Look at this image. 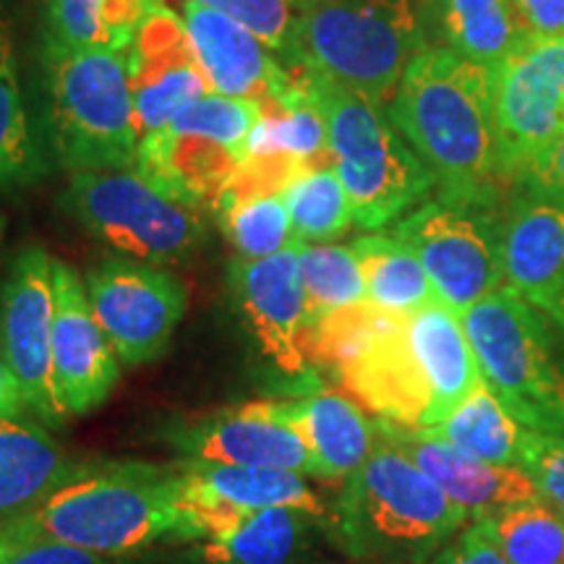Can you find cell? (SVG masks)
Segmentation results:
<instances>
[{
  "label": "cell",
  "mask_w": 564,
  "mask_h": 564,
  "mask_svg": "<svg viewBox=\"0 0 564 564\" xmlns=\"http://www.w3.org/2000/svg\"><path fill=\"white\" fill-rule=\"evenodd\" d=\"M478 520L510 564H564V514L541 497Z\"/></svg>",
  "instance_id": "31"
},
{
  "label": "cell",
  "mask_w": 564,
  "mask_h": 564,
  "mask_svg": "<svg viewBox=\"0 0 564 564\" xmlns=\"http://www.w3.org/2000/svg\"><path fill=\"white\" fill-rule=\"evenodd\" d=\"M26 413L30 411H26L24 394L19 390L17 377L0 358V419H24Z\"/></svg>",
  "instance_id": "43"
},
{
  "label": "cell",
  "mask_w": 564,
  "mask_h": 564,
  "mask_svg": "<svg viewBox=\"0 0 564 564\" xmlns=\"http://www.w3.org/2000/svg\"><path fill=\"white\" fill-rule=\"evenodd\" d=\"M478 371L520 426L564 436V364L531 303L499 288L460 314Z\"/></svg>",
  "instance_id": "7"
},
{
  "label": "cell",
  "mask_w": 564,
  "mask_h": 564,
  "mask_svg": "<svg viewBox=\"0 0 564 564\" xmlns=\"http://www.w3.org/2000/svg\"><path fill=\"white\" fill-rule=\"evenodd\" d=\"M512 6L531 40L564 37V0H512Z\"/></svg>",
  "instance_id": "42"
},
{
  "label": "cell",
  "mask_w": 564,
  "mask_h": 564,
  "mask_svg": "<svg viewBox=\"0 0 564 564\" xmlns=\"http://www.w3.org/2000/svg\"><path fill=\"white\" fill-rule=\"evenodd\" d=\"M343 390L382 421L426 429L432 392L408 340L403 314H384L364 356L340 377Z\"/></svg>",
  "instance_id": "19"
},
{
  "label": "cell",
  "mask_w": 564,
  "mask_h": 564,
  "mask_svg": "<svg viewBox=\"0 0 564 564\" xmlns=\"http://www.w3.org/2000/svg\"><path fill=\"white\" fill-rule=\"evenodd\" d=\"M306 171V162L288 152H249L228 186H225L212 215L217 217L223 212L238 207V204L285 194L288 186Z\"/></svg>",
  "instance_id": "36"
},
{
  "label": "cell",
  "mask_w": 564,
  "mask_h": 564,
  "mask_svg": "<svg viewBox=\"0 0 564 564\" xmlns=\"http://www.w3.org/2000/svg\"><path fill=\"white\" fill-rule=\"evenodd\" d=\"M0 236H3V217H0Z\"/></svg>",
  "instance_id": "46"
},
{
  "label": "cell",
  "mask_w": 564,
  "mask_h": 564,
  "mask_svg": "<svg viewBox=\"0 0 564 564\" xmlns=\"http://www.w3.org/2000/svg\"><path fill=\"white\" fill-rule=\"evenodd\" d=\"M282 419L303 436L322 478H348L369 460L377 444V426L366 419L345 392L308 390L295 394V400H278Z\"/></svg>",
  "instance_id": "23"
},
{
  "label": "cell",
  "mask_w": 564,
  "mask_h": 564,
  "mask_svg": "<svg viewBox=\"0 0 564 564\" xmlns=\"http://www.w3.org/2000/svg\"><path fill=\"white\" fill-rule=\"evenodd\" d=\"M47 167L51 160L21 89L13 24L9 17H0V192L42 178Z\"/></svg>",
  "instance_id": "28"
},
{
  "label": "cell",
  "mask_w": 564,
  "mask_h": 564,
  "mask_svg": "<svg viewBox=\"0 0 564 564\" xmlns=\"http://www.w3.org/2000/svg\"><path fill=\"white\" fill-rule=\"evenodd\" d=\"M186 460L257 465L322 478L319 463L303 436L282 419L278 400H253L238 408L181 419L167 432Z\"/></svg>",
  "instance_id": "14"
},
{
  "label": "cell",
  "mask_w": 564,
  "mask_h": 564,
  "mask_svg": "<svg viewBox=\"0 0 564 564\" xmlns=\"http://www.w3.org/2000/svg\"><path fill=\"white\" fill-rule=\"evenodd\" d=\"M361 264L366 301L390 314H413L436 293L421 259L398 236H364L352 241Z\"/></svg>",
  "instance_id": "30"
},
{
  "label": "cell",
  "mask_w": 564,
  "mask_h": 564,
  "mask_svg": "<svg viewBox=\"0 0 564 564\" xmlns=\"http://www.w3.org/2000/svg\"><path fill=\"white\" fill-rule=\"evenodd\" d=\"M377 434L403 449L440 489L460 505L470 520L502 510V507L539 499V489L520 465H494L434 440L421 429H408L392 421H373Z\"/></svg>",
  "instance_id": "17"
},
{
  "label": "cell",
  "mask_w": 564,
  "mask_h": 564,
  "mask_svg": "<svg viewBox=\"0 0 564 564\" xmlns=\"http://www.w3.org/2000/svg\"><path fill=\"white\" fill-rule=\"evenodd\" d=\"M0 564H112L108 556L30 533L19 525L0 528Z\"/></svg>",
  "instance_id": "38"
},
{
  "label": "cell",
  "mask_w": 564,
  "mask_h": 564,
  "mask_svg": "<svg viewBox=\"0 0 564 564\" xmlns=\"http://www.w3.org/2000/svg\"><path fill=\"white\" fill-rule=\"evenodd\" d=\"M246 152L196 133L150 131L139 139L137 167L162 194L199 209H215Z\"/></svg>",
  "instance_id": "21"
},
{
  "label": "cell",
  "mask_w": 564,
  "mask_h": 564,
  "mask_svg": "<svg viewBox=\"0 0 564 564\" xmlns=\"http://www.w3.org/2000/svg\"><path fill=\"white\" fill-rule=\"evenodd\" d=\"M449 447L494 465H520L525 426L499 403V398L481 382L453 413L432 429H421Z\"/></svg>",
  "instance_id": "29"
},
{
  "label": "cell",
  "mask_w": 564,
  "mask_h": 564,
  "mask_svg": "<svg viewBox=\"0 0 564 564\" xmlns=\"http://www.w3.org/2000/svg\"><path fill=\"white\" fill-rule=\"evenodd\" d=\"M53 382L66 415H84L108 400L116 387V350L91 314L87 285L61 259H53Z\"/></svg>",
  "instance_id": "15"
},
{
  "label": "cell",
  "mask_w": 564,
  "mask_h": 564,
  "mask_svg": "<svg viewBox=\"0 0 564 564\" xmlns=\"http://www.w3.org/2000/svg\"><path fill=\"white\" fill-rule=\"evenodd\" d=\"M76 465L40 423L0 419V528L30 514Z\"/></svg>",
  "instance_id": "25"
},
{
  "label": "cell",
  "mask_w": 564,
  "mask_h": 564,
  "mask_svg": "<svg viewBox=\"0 0 564 564\" xmlns=\"http://www.w3.org/2000/svg\"><path fill=\"white\" fill-rule=\"evenodd\" d=\"M324 518L270 507L241 512L220 531L194 541V564H301L312 544V531Z\"/></svg>",
  "instance_id": "26"
},
{
  "label": "cell",
  "mask_w": 564,
  "mask_h": 564,
  "mask_svg": "<svg viewBox=\"0 0 564 564\" xmlns=\"http://www.w3.org/2000/svg\"><path fill=\"white\" fill-rule=\"evenodd\" d=\"M470 514L377 434L369 460L345 478L333 523L356 560L426 564L463 531Z\"/></svg>",
  "instance_id": "4"
},
{
  "label": "cell",
  "mask_w": 564,
  "mask_h": 564,
  "mask_svg": "<svg viewBox=\"0 0 564 564\" xmlns=\"http://www.w3.org/2000/svg\"><path fill=\"white\" fill-rule=\"evenodd\" d=\"M421 26L426 47H447L489 68L531 42L512 0H421Z\"/></svg>",
  "instance_id": "24"
},
{
  "label": "cell",
  "mask_w": 564,
  "mask_h": 564,
  "mask_svg": "<svg viewBox=\"0 0 564 564\" xmlns=\"http://www.w3.org/2000/svg\"><path fill=\"white\" fill-rule=\"evenodd\" d=\"M299 262L312 327L337 308L366 301L361 264L352 246L299 241Z\"/></svg>",
  "instance_id": "32"
},
{
  "label": "cell",
  "mask_w": 564,
  "mask_h": 564,
  "mask_svg": "<svg viewBox=\"0 0 564 564\" xmlns=\"http://www.w3.org/2000/svg\"><path fill=\"white\" fill-rule=\"evenodd\" d=\"M183 24L209 91L257 102L272 95L285 66L243 24L194 0H186Z\"/></svg>",
  "instance_id": "20"
},
{
  "label": "cell",
  "mask_w": 564,
  "mask_h": 564,
  "mask_svg": "<svg viewBox=\"0 0 564 564\" xmlns=\"http://www.w3.org/2000/svg\"><path fill=\"white\" fill-rule=\"evenodd\" d=\"M194 3L228 13L253 37L262 40L280 61L291 55L295 26H299L301 17L293 0H194Z\"/></svg>",
  "instance_id": "37"
},
{
  "label": "cell",
  "mask_w": 564,
  "mask_h": 564,
  "mask_svg": "<svg viewBox=\"0 0 564 564\" xmlns=\"http://www.w3.org/2000/svg\"><path fill=\"white\" fill-rule=\"evenodd\" d=\"M230 291L246 333L285 392L303 394L322 387L319 371L308 358L312 322L301 280L299 238L272 257L236 259L230 264Z\"/></svg>",
  "instance_id": "10"
},
{
  "label": "cell",
  "mask_w": 564,
  "mask_h": 564,
  "mask_svg": "<svg viewBox=\"0 0 564 564\" xmlns=\"http://www.w3.org/2000/svg\"><path fill=\"white\" fill-rule=\"evenodd\" d=\"M91 314L126 366L160 358L188 306L183 280L129 257H108L84 280Z\"/></svg>",
  "instance_id": "11"
},
{
  "label": "cell",
  "mask_w": 564,
  "mask_h": 564,
  "mask_svg": "<svg viewBox=\"0 0 564 564\" xmlns=\"http://www.w3.org/2000/svg\"><path fill=\"white\" fill-rule=\"evenodd\" d=\"M61 207L84 230L137 262H183L207 241L199 207L171 199L133 167L74 173Z\"/></svg>",
  "instance_id": "8"
},
{
  "label": "cell",
  "mask_w": 564,
  "mask_h": 564,
  "mask_svg": "<svg viewBox=\"0 0 564 564\" xmlns=\"http://www.w3.org/2000/svg\"><path fill=\"white\" fill-rule=\"evenodd\" d=\"M387 112L434 173L440 196L497 207L514 186L505 171L489 66L426 47L405 68Z\"/></svg>",
  "instance_id": "1"
},
{
  "label": "cell",
  "mask_w": 564,
  "mask_h": 564,
  "mask_svg": "<svg viewBox=\"0 0 564 564\" xmlns=\"http://www.w3.org/2000/svg\"><path fill=\"white\" fill-rule=\"evenodd\" d=\"M178 463L186 484V502L199 514L202 539L232 523L241 512L270 510V507H291L316 518H327L322 497L306 481L308 476L280 468H257V465Z\"/></svg>",
  "instance_id": "16"
},
{
  "label": "cell",
  "mask_w": 564,
  "mask_h": 564,
  "mask_svg": "<svg viewBox=\"0 0 564 564\" xmlns=\"http://www.w3.org/2000/svg\"><path fill=\"white\" fill-rule=\"evenodd\" d=\"M525 194L544 196L564 204V133L554 141L549 150L533 162L518 181Z\"/></svg>",
  "instance_id": "41"
},
{
  "label": "cell",
  "mask_w": 564,
  "mask_h": 564,
  "mask_svg": "<svg viewBox=\"0 0 564 564\" xmlns=\"http://www.w3.org/2000/svg\"><path fill=\"white\" fill-rule=\"evenodd\" d=\"M426 37L421 0H312L301 11L285 66H308L390 108Z\"/></svg>",
  "instance_id": "6"
},
{
  "label": "cell",
  "mask_w": 564,
  "mask_h": 564,
  "mask_svg": "<svg viewBox=\"0 0 564 564\" xmlns=\"http://www.w3.org/2000/svg\"><path fill=\"white\" fill-rule=\"evenodd\" d=\"M520 468L531 476L539 497L564 514V436L525 429Z\"/></svg>",
  "instance_id": "39"
},
{
  "label": "cell",
  "mask_w": 564,
  "mask_h": 564,
  "mask_svg": "<svg viewBox=\"0 0 564 564\" xmlns=\"http://www.w3.org/2000/svg\"><path fill=\"white\" fill-rule=\"evenodd\" d=\"M160 0H45V45L126 53Z\"/></svg>",
  "instance_id": "27"
},
{
  "label": "cell",
  "mask_w": 564,
  "mask_h": 564,
  "mask_svg": "<svg viewBox=\"0 0 564 564\" xmlns=\"http://www.w3.org/2000/svg\"><path fill=\"white\" fill-rule=\"evenodd\" d=\"M293 3H295V9H299V11H303V9H306V6H308V3H312V0H293Z\"/></svg>",
  "instance_id": "45"
},
{
  "label": "cell",
  "mask_w": 564,
  "mask_h": 564,
  "mask_svg": "<svg viewBox=\"0 0 564 564\" xmlns=\"http://www.w3.org/2000/svg\"><path fill=\"white\" fill-rule=\"evenodd\" d=\"M11 525L102 556L137 552L162 539H202L181 463H79Z\"/></svg>",
  "instance_id": "2"
},
{
  "label": "cell",
  "mask_w": 564,
  "mask_h": 564,
  "mask_svg": "<svg viewBox=\"0 0 564 564\" xmlns=\"http://www.w3.org/2000/svg\"><path fill=\"white\" fill-rule=\"evenodd\" d=\"M259 121H262V108L257 100H241V97H225L209 91V95L175 112L167 129L175 133L207 137L249 154V139Z\"/></svg>",
  "instance_id": "35"
},
{
  "label": "cell",
  "mask_w": 564,
  "mask_h": 564,
  "mask_svg": "<svg viewBox=\"0 0 564 564\" xmlns=\"http://www.w3.org/2000/svg\"><path fill=\"white\" fill-rule=\"evenodd\" d=\"M408 340L432 392L426 429L436 426L484 382L460 314L434 299L405 316Z\"/></svg>",
  "instance_id": "22"
},
{
  "label": "cell",
  "mask_w": 564,
  "mask_h": 564,
  "mask_svg": "<svg viewBox=\"0 0 564 564\" xmlns=\"http://www.w3.org/2000/svg\"><path fill=\"white\" fill-rule=\"evenodd\" d=\"M549 316H552V319H554L556 324H560V327L564 329V299H562L560 303H556V306L552 308V312H549Z\"/></svg>",
  "instance_id": "44"
},
{
  "label": "cell",
  "mask_w": 564,
  "mask_h": 564,
  "mask_svg": "<svg viewBox=\"0 0 564 564\" xmlns=\"http://www.w3.org/2000/svg\"><path fill=\"white\" fill-rule=\"evenodd\" d=\"M37 131L47 160L61 171L137 167L139 129L129 58L42 42Z\"/></svg>",
  "instance_id": "3"
},
{
  "label": "cell",
  "mask_w": 564,
  "mask_h": 564,
  "mask_svg": "<svg viewBox=\"0 0 564 564\" xmlns=\"http://www.w3.org/2000/svg\"><path fill=\"white\" fill-rule=\"evenodd\" d=\"M507 291L541 312L564 299V204L520 192L502 217Z\"/></svg>",
  "instance_id": "18"
},
{
  "label": "cell",
  "mask_w": 564,
  "mask_h": 564,
  "mask_svg": "<svg viewBox=\"0 0 564 564\" xmlns=\"http://www.w3.org/2000/svg\"><path fill=\"white\" fill-rule=\"evenodd\" d=\"M53 257L24 246L0 288V358L17 377L26 411L51 429L66 421L53 382Z\"/></svg>",
  "instance_id": "12"
},
{
  "label": "cell",
  "mask_w": 564,
  "mask_h": 564,
  "mask_svg": "<svg viewBox=\"0 0 564 564\" xmlns=\"http://www.w3.org/2000/svg\"><path fill=\"white\" fill-rule=\"evenodd\" d=\"M299 68L327 123L333 167L348 194L352 223L364 230H382L400 220L436 186L434 173L400 137L387 108L308 66Z\"/></svg>",
  "instance_id": "5"
},
{
  "label": "cell",
  "mask_w": 564,
  "mask_h": 564,
  "mask_svg": "<svg viewBox=\"0 0 564 564\" xmlns=\"http://www.w3.org/2000/svg\"><path fill=\"white\" fill-rule=\"evenodd\" d=\"M392 236L411 246L436 299L457 314L505 285L497 207L436 196L398 220Z\"/></svg>",
  "instance_id": "9"
},
{
  "label": "cell",
  "mask_w": 564,
  "mask_h": 564,
  "mask_svg": "<svg viewBox=\"0 0 564 564\" xmlns=\"http://www.w3.org/2000/svg\"><path fill=\"white\" fill-rule=\"evenodd\" d=\"M303 243H329L352 225V209L333 165L308 167L282 194Z\"/></svg>",
  "instance_id": "33"
},
{
  "label": "cell",
  "mask_w": 564,
  "mask_h": 564,
  "mask_svg": "<svg viewBox=\"0 0 564 564\" xmlns=\"http://www.w3.org/2000/svg\"><path fill=\"white\" fill-rule=\"evenodd\" d=\"M217 223L238 251V259L272 257L295 241L291 209L282 194L238 204L217 215Z\"/></svg>",
  "instance_id": "34"
},
{
  "label": "cell",
  "mask_w": 564,
  "mask_h": 564,
  "mask_svg": "<svg viewBox=\"0 0 564 564\" xmlns=\"http://www.w3.org/2000/svg\"><path fill=\"white\" fill-rule=\"evenodd\" d=\"M426 564H510L481 520L465 525L453 541H447Z\"/></svg>",
  "instance_id": "40"
},
{
  "label": "cell",
  "mask_w": 564,
  "mask_h": 564,
  "mask_svg": "<svg viewBox=\"0 0 564 564\" xmlns=\"http://www.w3.org/2000/svg\"><path fill=\"white\" fill-rule=\"evenodd\" d=\"M491 82L505 171L518 186L564 133V37L531 40L491 68Z\"/></svg>",
  "instance_id": "13"
}]
</instances>
